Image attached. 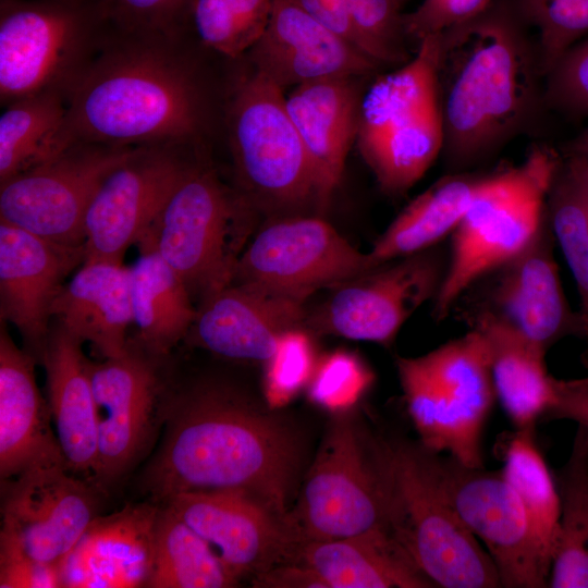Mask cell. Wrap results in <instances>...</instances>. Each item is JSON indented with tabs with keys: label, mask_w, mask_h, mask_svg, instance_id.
<instances>
[{
	"label": "cell",
	"mask_w": 588,
	"mask_h": 588,
	"mask_svg": "<svg viewBox=\"0 0 588 588\" xmlns=\"http://www.w3.org/2000/svg\"><path fill=\"white\" fill-rule=\"evenodd\" d=\"M554 477L560 517L548 587L588 588V428L577 425L569 455Z\"/></svg>",
	"instance_id": "34"
},
{
	"label": "cell",
	"mask_w": 588,
	"mask_h": 588,
	"mask_svg": "<svg viewBox=\"0 0 588 588\" xmlns=\"http://www.w3.org/2000/svg\"><path fill=\"white\" fill-rule=\"evenodd\" d=\"M483 176L443 177L412 200L367 253L372 269L430 249L452 234Z\"/></svg>",
	"instance_id": "32"
},
{
	"label": "cell",
	"mask_w": 588,
	"mask_h": 588,
	"mask_svg": "<svg viewBox=\"0 0 588 588\" xmlns=\"http://www.w3.org/2000/svg\"><path fill=\"white\" fill-rule=\"evenodd\" d=\"M35 358L0 330V476L14 478L29 465L63 456L36 384Z\"/></svg>",
	"instance_id": "27"
},
{
	"label": "cell",
	"mask_w": 588,
	"mask_h": 588,
	"mask_svg": "<svg viewBox=\"0 0 588 588\" xmlns=\"http://www.w3.org/2000/svg\"><path fill=\"white\" fill-rule=\"evenodd\" d=\"M240 581L209 543L168 505L159 509L150 588H229Z\"/></svg>",
	"instance_id": "35"
},
{
	"label": "cell",
	"mask_w": 588,
	"mask_h": 588,
	"mask_svg": "<svg viewBox=\"0 0 588 588\" xmlns=\"http://www.w3.org/2000/svg\"><path fill=\"white\" fill-rule=\"evenodd\" d=\"M130 267L133 324L140 347L158 357L186 338L197 316L193 297L179 274L147 242Z\"/></svg>",
	"instance_id": "31"
},
{
	"label": "cell",
	"mask_w": 588,
	"mask_h": 588,
	"mask_svg": "<svg viewBox=\"0 0 588 588\" xmlns=\"http://www.w3.org/2000/svg\"><path fill=\"white\" fill-rule=\"evenodd\" d=\"M396 366L420 444L483 467L482 434L497 394L481 333L471 328L424 356L400 357Z\"/></svg>",
	"instance_id": "8"
},
{
	"label": "cell",
	"mask_w": 588,
	"mask_h": 588,
	"mask_svg": "<svg viewBox=\"0 0 588 588\" xmlns=\"http://www.w3.org/2000/svg\"><path fill=\"white\" fill-rule=\"evenodd\" d=\"M272 8L273 0H192L188 14L206 47L237 58L262 36Z\"/></svg>",
	"instance_id": "38"
},
{
	"label": "cell",
	"mask_w": 588,
	"mask_h": 588,
	"mask_svg": "<svg viewBox=\"0 0 588 588\" xmlns=\"http://www.w3.org/2000/svg\"><path fill=\"white\" fill-rule=\"evenodd\" d=\"M164 505L209 543L238 581L285 562L295 546L284 520L243 491L180 492Z\"/></svg>",
	"instance_id": "20"
},
{
	"label": "cell",
	"mask_w": 588,
	"mask_h": 588,
	"mask_svg": "<svg viewBox=\"0 0 588 588\" xmlns=\"http://www.w3.org/2000/svg\"><path fill=\"white\" fill-rule=\"evenodd\" d=\"M573 383L588 387V375L581 378L569 379Z\"/></svg>",
	"instance_id": "51"
},
{
	"label": "cell",
	"mask_w": 588,
	"mask_h": 588,
	"mask_svg": "<svg viewBox=\"0 0 588 588\" xmlns=\"http://www.w3.org/2000/svg\"><path fill=\"white\" fill-rule=\"evenodd\" d=\"M134 147L78 142L10 177L0 183V220L57 244L84 246V220L96 192Z\"/></svg>",
	"instance_id": "11"
},
{
	"label": "cell",
	"mask_w": 588,
	"mask_h": 588,
	"mask_svg": "<svg viewBox=\"0 0 588 588\" xmlns=\"http://www.w3.org/2000/svg\"><path fill=\"white\" fill-rule=\"evenodd\" d=\"M249 51L254 69L282 89L322 79L357 77L379 65L294 0H273L269 23Z\"/></svg>",
	"instance_id": "23"
},
{
	"label": "cell",
	"mask_w": 588,
	"mask_h": 588,
	"mask_svg": "<svg viewBox=\"0 0 588 588\" xmlns=\"http://www.w3.org/2000/svg\"><path fill=\"white\" fill-rule=\"evenodd\" d=\"M192 162L171 145L135 146L105 177L84 220L85 261L122 262L160 215Z\"/></svg>",
	"instance_id": "13"
},
{
	"label": "cell",
	"mask_w": 588,
	"mask_h": 588,
	"mask_svg": "<svg viewBox=\"0 0 588 588\" xmlns=\"http://www.w3.org/2000/svg\"><path fill=\"white\" fill-rule=\"evenodd\" d=\"M76 143L68 103L57 90L8 103L0 117V183L57 157Z\"/></svg>",
	"instance_id": "33"
},
{
	"label": "cell",
	"mask_w": 588,
	"mask_h": 588,
	"mask_svg": "<svg viewBox=\"0 0 588 588\" xmlns=\"http://www.w3.org/2000/svg\"><path fill=\"white\" fill-rule=\"evenodd\" d=\"M445 268L426 250L377 267L342 283L313 320L322 333L389 344L428 299L434 298Z\"/></svg>",
	"instance_id": "16"
},
{
	"label": "cell",
	"mask_w": 588,
	"mask_h": 588,
	"mask_svg": "<svg viewBox=\"0 0 588 588\" xmlns=\"http://www.w3.org/2000/svg\"><path fill=\"white\" fill-rule=\"evenodd\" d=\"M491 0H424L402 16L404 33L418 42L469 22L487 11Z\"/></svg>",
	"instance_id": "45"
},
{
	"label": "cell",
	"mask_w": 588,
	"mask_h": 588,
	"mask_svg": "<svg viewBox=\"0 0 588 588\" xmlns=\"http://www.w3.org/2000/svg\"><path fill=\"white\" fill-rule=\"evenodd\" d=\"M154 357L128 342L119 356L89 360L98 421V483H109L128 470L167 412Z\"/></svg>",
	"instance_id": "17"
},
{
	"label": "cell",
	"mask_w": 588,
	"mask_h": 588,
	"mask_svg": "<svg viewBox=\"0 0 588 588\" xmlns=\"http://www.w3.org/2000/svg\"><path fill=\"white\" fill-rule=\"evenodd\" d=\"M159 509L135 503L97 515L60 565L62 587H146Z\"/></svg>",
	"instance_id": "24"
},
{
	"label": "cell",
	"mask_w": 588,
	"mask_h": 588,
	"mask_svg": "<svg viewBox=\"0 0 588 588\" xmlns=\"http://www.w3.org/2000/svg\"><path fill=\"white\" fill-rule=\"evenodd\" d=\"M235 225V201L211 169L192 162L138 242L150 244L203 303L232 282Z\"/></svg>",
	"instance_id": "9"
},
{
	"label": "cell",
	"mask_w": 588,
	"mask_h": 588,
	"mask_svg": "<svg viewBox=\"0 0 588 588\" xmlns=\"http://www.w3.org/2000/svg\"><path fill=\"white\" fill-rule=\"evenodd\" d=\"M400 1L402 2L403 0H400Z\"/></svg>",
	"instance_id": "52"
},
{
	"label": "cell",
	"mask_w": 588,
	"mask_h": 588,
	"mask_svg": "<svg viewBox=\"0 0 588 588\" xmlns=\"http://www.w3.org/2000/svg\"><path fill=\"white\" fill-rule=\"evenodd\" d=\"M192 0H99L102 13L125 32L142 37L170 36L189 13Z\"/></svg>",
	"instance_id": "42"
},
{
	"label": "cell",
	"mask_w": 588,
	"mask_h": 588,
	"mask_svg": "<svg viewBox=\"0 0 588 588\" xmlns=\"http://www.w3.org/2000/svg\"><path fill=\"white\" fill-rule=\"evenodd\" d=\"M502 454L501 470L525 511L540 555L550 569L560 517L555 477L531 430H515Z\"/></svg>",
	"instance_id": "36"
},
{
	"label": "cell",
	"mask_w": 588,
	"mask_h": 588,
	"mask_svg": "<svg viewBox=\"0 0 588 588\" xmlns=\"http://www.w3.org/2000/svg\"><path fill=\"white\" fill-rule=\"evenodd\" d=\"M441 34L418 42L415 57L378 77L362 96L356 142L380 187L411 188L444 144L438 95Z\"/></svg>",
	"instance_id": "6"
},
{
	"label": "cell",
	"mask_w": 588,
	"mask_h": 588,
	"mask_svg": "<svg viewBox=\"0 0 588 588\" xmlns=\"http://www.w3.org/2000/svg\"><path fill=\"white\" fill-rule=\"evenodd\" d=\"M313 346L301 328L285 332L267 362L265 390L269 403L282 405L305 384L313 373Z\"/></svg>",
	"instance_id": "41"
},
{
	"label": "cell",
	"mask_w": 588,
	"mask_h": 588,
	"mask_svg": "<svg viewBox=\"0 0 588 588\" xmlns=\"http://www.w3.org/2000/svg\"><path fill=\"white\" fill-rule=\"evenodd\" d=\"M572 152L588 160V127L574 140Z\"/></svg>",
	"instance_id": "50"
},
{
	"label": "cell",
	"mask_w": 588,
	"mask_h": 588,
	"mask_svg": "<svg viewBox=\"0 0 588 588\" xmlns=\"http://www.w3.org/2000/svg\"><path fill=\"white\" fill-rule=\"evenodd\" d=\"M372 270L369 256L320 218H285L265 226L238 257L232 282L311 295Z\"/></svg>",
	"instance_id": "15"
},
{
	"label": "cell",
	"mask_w": 588,
	"mask_h": 588,
	"mask_svg": "<svg viewBox=\"0 0 588 588\" xmlns=\"http://www.w3.org/2000/svg\"><path fill=\"white\" fill-rule=\"evenodd\" d=\"M520 5L539 32L537 59L548 75L588 34V0H520Z\"/></svg>",
	"instance_id": "39"
},
{
	"label": "cell",
	"mask_w": 588,
	"mask_h": 588,
	"mask_svg": "<svg viewBox=\"0 0 588 588\" xmlns=\"http://www.w3.org/2000/svg\"><path fill=\"white\" fill-rule=\"evenodd\" d=\"M51 314L56 323L88 342L103 358L121 355L133 324L130 267L84 261L62 286Z\"/></svg>",
	"instance_id": "28"
},
{
	"label": "cell",
	"mask_w": 588,
	"mask_h": 588,
	"mask_svg": "<svg viewBox=\"0 0 588 588\" xmlns=\"http://www.w3.org/2000/svg\"><path fill=\"white\" fill-rule=\"evenodd\" d=\"M83 342L54 322L39 362L46 371L48 406L69 469L94 478L98 462V421Z\"/></svg>",
	"instance_id": "26"
},
{
	"label": "cell",
	"mask_w": 588,
	"mask_h": 588,
	"mask_svg": "<svg viewBox=\"0 0 588 588\" xmlns=\"http://www.w3.org/2000/svg\"><path fill=\"white\" fill-rule=\"evenodd\" d=\"M436 454L385 441L390 532L434 587H501L492 560L449 500Z\"/></svg>",
	"instance_id": "4"
},
{
	"label": "cell",
	"mask_w": 588,
	"mask_h": 588,
	"mask_svg": "<svg viewBox=\"0 0 588 588\" xmlns=\"http://www.w3.org/2000/svg\"><path fill=\"white\" fill-rule=\"evenodd\" d=\"M284 525L295 543L375 531L391 535L385 441L365 434L351 416L338 415Z\"/></svg>",
	"instance_id": "7"
},
{
	"label": "cell",
	"mask_w": 588,
	"mask_h": 588,
	"mask_svg": "<svg viewBox=\"0 0 588 588\" xmlns=\"http://www.w3.org/2000/svg\"><path fill=\"white\" fill-rule=\"evenodd\" d=\"M369 382L370 375L357 358L347 353H334L315 370L309 394L326 407L342 409L354 403Z\"/></svg>",
	"instance_id": "43"
},
{
	"label": "cell",
	"mask_w": 588,
	"mask_h": 588,
	"mask_svg": "<svg viewBox=\"0 0 588 588\" xmlns=\"http://www.w3.org/2000/svg\"><path fill=\"white\" fill-rule=\"evenodd\" d=\"M548 215L530 242L489 277L487 310L548 351L571 335L588 336L579 311L566 299L554 259ZM485 277V278H486Z\"/></svg>",
	"instance_id": "19"
},
{
	"label": "cell",
	"mask_w": 588,
	"mask_h": 588,
	"mask_svg": "<svg viewBox=\"0 0 588 588\" xmlns=\"http://www.w3.org/2000/svg\"><path fill=\"white\" fill-rule=\"evenodd\" d=\"M294 1L328 29L360 49L351 17L348 0Z\"/></svg>",
	"instance_id": "47"
},
{
	"label": "cell",
	"mask_w": 588,
	"mask_h": 588,
	"mask_svg": "<svg viewBox=\"0 0 588 588\" xmlns=\"http://www.w3.org/2000/svg\"><path fill=\"white\" fill-rule=\"evenodd\" d=\"M309 296L231 282L200 304L187 336L222 357L267 363L280 338L301 328Z\"/></svg>",
	"instance_id": "22"
},
{
	"label": "cell",
	"mask_w": 588,
	"mask_h": 588,
	"mask_svg": "<svg viewBox=\"0 0 588 588\" xmlns=\"http://www.w3.org/2000/svg\"><path fill=\"white\" fill-rule=\"evenodd\" d=\"M284 89L254 71L236 85L229 110L234 163L245 187L275 206L316 200L311 168L286 108Z\"/></svg>",
	"instance_id": "10"
},
{
	"label": "cell",
	"mask_w": 588,
	"mask_h": 588,
	"mask_svg": "<svg viewBox=\"0 0 588 588\" xmlns=\"http://www.w3.org/2000/svg\"><path fill=\"white\" fill-rule=\"evenodd\" d=\"M400 0H348L360 49L377 63L406 60Z\"/></svg>",
	"instance_id": "40"
},
{
	"label": "cell",
	"mask_w": 588,
	"mask_h": 588,
	"mask_svg": "<svg viewBox=\"0 0 588 588\" xmlns=\"http://www.w3.org/2000/svg\"><path fill=\"white\" fill-rule=\"evenodd\" d=\"M441 483L457 515L492 560L501 587H548L525 511L502 470L469 467L436 454Z\"/></svg>",
	"instance_id": "12"
},
{
	"label": "cell",
	"mask_w": 588,
	"mask_h": 588,
	"mask_svg": "<svg viewBox=\"0 0 588 588\" xmlns=\"http://www.w3.org/2000/svg\"><path fill=\"white\" fill-rule=\"evenodd\" d=\"M538 59L507 17L483 12L441 34L438 95L455 164L485 156L519 128L536 96Z\"/></svg>",
	"instance_id": "2"
},
{
	"label": "cell",
	"mask_w": 588,
	"mask_h": 588,
	"mask_svg": "<svg viewBox=\"0 0 588 588\" xmlns=\"http://www.w3.org/2000/svg\"><path fill=\"white\" fill-rule=\"evenodd\" d=\"M85 261L84 246L50 242L0 220V316L40 358L52 320V305L66 277Z\"/></svg>",
	"instance_id": "21"
},
{
	"label": "cell",
	"mask_w": 588,
	"mask_h": 588,
	"mask_svg": "<svg viewBox=\"0 0 588 588\" xmlns=\"http://www.w3.org/2000/svg\"><path fill=\"white\" fill-rule=\"evenodd\" d=\"M68 114L77 142L180 144L200 125L196 85L176 59L140 46L111 52L77 76Z\"/></svg>",
	"instance_id": "3"
},
{
	"label": "cell",
	"mask_w": 588,
	"mask_h": 588,
	"mask_svg": "<svg viewBox=\"0 0 588 588\" xmlns=\"http://www.w3.org/2000/svg\"><path fill=\"white\" fill-rule=\"evenodd\" d=\"M166 437L146 473L163 503L188 491L236 490L284 520L301 448L282 420L222 385H199L168 400Z\"/></svg>",
	"instance_id": "1"
},
{
	"label": "cell",
	"mask_w": 588,
	"mask_h": 588,
	"mask_svg": "<svg viewBox=\"0 0 588 588\" xmlns=\"http://www.w3.org/2000/svg\"><path fill=\"white\" fill-rule=\"evenodd\" d=\"M548 100L559 109L588 115V39L577 42L548 74Z\"/></svg>",
	"instance_id": "44"
},
{
	"label": "cell",
	"mask_w": 588,
	"mask_h": 588,
	"mask_svg": "<svg viewBox=\"0 0 588 588\" xmlns=\"http://www.w3.org/2000/svg\"><path fill=\"white\" fill-rule=\"evenodd\" d=\"M0 587H62L60 568L32 559L20 551L0 548Z\"/></svg>",
	"instance_id": "46"
},
{
	"label": "cell",
	"mask_w": 588,
	"mask_h": 588,
	"mask_svg": "<svg viewBox=\"0 0 588 588\" xmlns=\"http://www.w3.org/2000/svg\"><path fill=\"white\" fill-rule=\"evenodd\" d=\"M86 39L76 9L44 1L3 0L0 11V96L10 103L57 90Z\"/></svg>",
	"instance_id": "18"
},
{
	"label": "cell",
	"mask_w": 588,
	"mask_h": 588,
	"mask_svg": "<svg viewBox=\"0 0 588 588\" xmlns=\"http://www.w3.org/2000/svg\"><path fill=\"white\" fill-rule=\"evenodd\" d=\"M470 327L483 336L497 399L515 430H535L556 399V379L548 371L547 351L493 314L475 309Z\"/></svg>",
	"instance_id": "30"
},
{
	"label": "cell",
	"mask_w": 588,
	"mask_h": 588,
	"mask_svg": "<svg viewBox=\"0 0 588 588\" xmlns=\"http://www.w3.org/2000/svg\"><path fill=\"white\" fill-rule=\"evenodd\" d=\"M285 562L305 566L323 588L434 587L384 531L299 542Z\"/></svg>",
	"instance_id": "29"
},
{
	"label": "cell",
	"mask_w": 588,
	"mask_h": 588,
	"mask_svg": "<svg viewBox=\"0 0 588 588\" xmlns=\"http://www.w3.org/2000/svg\"><path fill=\"white\" fill-rule=\"evenodd\" d=\"M544 418L571 420L588 428V387L556 379V399Z\"/></svg>",
	"instance_id": "48"
},
{
	"label": "cell",
	"mask_w": 588,
	"mask_h": 588,
	"mask_svg": "<svg viewBox=\"0 0 588 588\" xmlns=\"http://www.w3.org/2000/svg\"><path fill=\"white\" fill-rule=\"evenodd\" d=\"M561 159L537 146L511 169L483 176L452 235L450 258L433 298V316L444 319L461 297L519 253L547 213V198Z\"/></svg>",
	"instance_id": "5"
},
{
	"label": "cell",
	"mask_w": 588,
	"mask_h": 588,
	"mask_svg": "<svg viewBox=\"0 0 588 588\" xmlns=\"http://www.w3.org/2000/svg\"><path fill=\"white\" fill-rule=\"evenodd\" d=\"M354 78L306 83L294 87L285 97L311 168L316 201L321 208L336 189L357 136L362 97Z\"/></svg>",
	"instance_id": "25"
},
{
	"label": "cell",
	"mask_w": 588,
	"mask_h": 588,
	"mask_svg": "<svg viewBox=\"0 0 588 588\" xmlns=\"http://www.w3.org/2000/svg\"><path fill=\"white\" fill-rule=\"evenodd\" d=\"M253 586L265 588H323L322 583L305 566L284 562L255 576Z\"/></svg>",
	"instance_id": "49"
},
{
	"label": "cell",
	"mask_w": 588,
	"mask_h": 588,
	"mask_svg": "<svg viewBox=\"0 0 588 588\" xmlns=\"http://www.w3.org/2000/svg\"><path fill=\"white\" fill-rule=\"evenodd\" d=\"M96 516L91 487L69 469L63 456L39 461L10 482L0 548L60 568Z\"/></svg>",
	"instance_id": "14"
},
{
	"label": "cell",
	"mask_w": 588,
	"mask_h": 588,
	"mask_svg": "<svg viewBox=\"0 0 588 588\" xmlns=\"http://www.w3.org/2000/svg\"><path fill=\"white\" fill-rule=\"evenodd\" d=\"M548 220L579 295L588 329V160L569 152L561 160L547 198Z\"/></svg>",
	"instance_id": "37"
}]
</instances>
